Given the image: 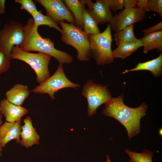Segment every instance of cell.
<instances>
[{"label":"cell","mask_w":162,"mask_h":162,"mask_svg":"<svg viewBox=\"0 0 162 162\" xmlns=\"http://www.w3.org/2000/svg\"><path fill=\"white\" fill-rule=\"evenodd\" d=\"M124 93L116 98H112L105 104L103 113L106 116L113 118L126 128L128 139L130 140L140 131V121L146 115L148 106L144 102L138 107L127 106L123 102Z\"/></svg>","instance_id":"6da1fadb"},{"label":"cell","mask_w":162,"mask_h":162,"mask_svg":"<svg viewBox=\"0 0 162 162\" xmlns=\"http://www.w3.org/2000/svg\"><path fill=\"white\" fill-rule=\"evenodd\" d=\"M24 40L20 46L27 51H37L45 53L56 59L59 64H69L74 61L69 54L56 49L54 43L49 38H43L39 34L38 28L35 27L33 19L30 18L23 26Z\"/></svg>","instance_id":"7a4b0ae2"},{"label":"cell","mask_w":162,"mask_h":162,"mask_svg":"<svg viewBox=\"0 0 162 162\" xmlns=\"http://www.w3.org/2000/svg\"><path fill=\"white\" fill-rule=\"evenodd\" d=\"M62 28L61 40L70 45L77 52V58L80 61L90 60L92 57L89 36L75 24L64 22H59Z\"/></svg>","instance_id":"3957f363"},{"label":"cell","mask_w":162,"mask_h":162,"mask_svg":"<svg viewBox=\"0 0 162 162\" xmlns=\"http://www.w3.org/2000/svg\"><path fill=\"white\" fill-rule=\"evenodd\" d=\"M11 58L22 61L29 65L37 75V81L40 84L50 77L48 66L52 57L38 52L33 53L23 50L20 46H15L10 54Z\"/></svg>","instance_id":"277c9868"},{"label":"cell","mask_w":162,"mask_h":162,"mask_svg":"<svg viewBox=\"0 0 162 162\" xmlns=\"http://www.w3.org/2000/svg\"><path fill=\"white\" fill-rule=\"evenodd\" d=\"M111 29L109 23L104 31L95 35H89L92 58L96 64L103 65L112 63L114 58L112 55Z\"/></svg>","instance_id":"5b68a950"},{"label":"cell","mask_w":162,"mask_h":162,"mask_svg":"<svg viewBox=\"0 0 162 162\" xmlns=\"http://www.w3.org/2000/svg\"><path fill=\"white\" fill-rule=\"evenodd\" d=\"M107 86L95 83L91 80L83 86L81 94L87 99L89 116L95 114L100 106L109 101L112 98Z\"/></svg>","instance_id":"8992f818"},{"label":"cell","mask_w":162,"mask_h":162,"mask_svg":"<svg viewBox=\"0 0 162 162\" xmlns=\"http://www.w3.org/2000/svg\"><path fill=\"white\" fill-rule=\"evenodd\" d=\"M80 85L70 81L66 77L64 71L62 64H59L55 73L42 83L35 87L31 92L35 93L48 94L54 100L55 94L66 88L77 89Z\"/></svg>","instance_id":"52a82bcc"},{"label":"cell","mask_w":162,"mask_h":162,"mask_svg":"<svg viewBox=\"0 0 162 162\" xmlns=\"http://www.w3.org/2000/svg\"><path fill=\"white\" fill-rule=\"evenodd\" d=\"M24 38L23 26L21 22L11 20L3 25V28L0 30V46L9 60L11 59L10 54L13 48L20 46Z\"/></svg>","instance_id":"ba28073f"},{"label":"cell","mask_w":162,"mask_h":162,"mask_svg":"<svg viewBox=\"0 0 162 162\" xmlns=\"http://www.w3.org/2000/svg\"><path fill=\"white\" fill-rule=\"evenodd\" d=\"M45 8L46 15L50 16L58 24L60 22L67 20L75 24L74 18L70 11L62 0H34Z\"/></svg>","instance_id":"9c48e42d"},{"label":"cell","mask_w":162,"mask_h":162,"mask_svg":"<svg viewBox=\"0 0 162 162\" xmlns=\"http://www.w3.org/2000/svg\"><path fill=\"white\" fill-rule=\"evenodd\" d=\"M145 12L136 7L124 9L113 16L109 23L112 30L115 32L143 20L145 18Z\"/></svg>","instance_id":"30bf717a"},{"label":"cell","mask_w":162,"mask_h":162,"mask_svg":"<svg viewBox=\"0 0 162 162\" xmlns=\"http://www.w3.org/2000/svg\"><path fill=\"white\" fill-rule=\"evenodd\" d=\"M81 1L87 5L88 11L98 25L110 23L113 15L102 0H97L94 2L90 0Z\"/></svg>","instance_id":"8fae6325"},{"label":"cell","mask_w":162,"mask_h":162,"mask_svg":"<svg viewBox=\"0 0 162 162\" xmlns=\"http://www.w3.org/2000/svg\"><path fill=\"white\" fill-rule=\"evenodd\" d=\"M21 120L13 122H5L0 126V145L4 148L6 144L13 140L20 144L21 131Z\"/></svg>","instance_id":"7c38bea8"},{"label":"cell","mask_w":162,"mask_h":162,"mask_svg":"<svg viewBox=\"0 0 162 162\" xmlns=\"http://www.w3.org/2000/svg\"><path fill=\"white\" fill-rule=\"evenodd\" d=\"M28 112L26 108L13 104L5 98L0 102V113L4 115L7 122H13L21 120L22 117Z\"/></svg>","instance_id":"4fadbf2b"},{"label":"cell","mask_w":162,"mask_h":162,"mask_svg":"<svg viewBox=\"0 0 162 162\" xmlns=\"http://www.w3.org/2000/svg\"><path fill=\"white\" fill-rule=\"evenodd\" d=\"M24 124L21 126L20 133V144L27 148L35 144H39L40 136L32 124V119L29 116L23 120Z\"/></svg>","instance_id":"5bb4252c"},{"label":"cell","mask_w":162,"mask_h":162,"mask_svg":"<svg viewBox=\"0 0 162 162\" xmlns=\"http://www.w3.org/2000/svg\"><path fill=\"white\" fill-rule=\"evenodd\" d=\"M30 92L26 85L20 84H15L5 93L6 99L15 105L21 106L29 95Z\"/></svg>","instance_id":"9a60e30c"},{"label":"cell","mask_w":162,"mask_h":162,"mask_svg":"<svg viewBox=\"0 0 162 162\" xmlns=\"http://www.w3.org/2000/svg\"><path fill=\"white\" fill-rule=\"evenodd\" d=\"M141 70L149 71L155 77L160 76L162 73V53L156 58L144 62L139 63L134 68L130 70H126L122 74H124L130 71Z\"/></svg>","instance_id":"2e32d148"},{"label":"cell","mask_w":162,"mask_h":162,"mask_svg":"<svg viewBox=\"0 0 162 162\" xmlns=\"http://www.w3.org/2000/svg\"><path fill=\"white\" fill-rule=\"evenodd\" d=\"M143 46V42L141 39H138L133 42L120 44L112 51V56L114 58L124 59Z\"/></svg>","instance_id":"e0dca14e"},{"label":"cell","mask_w":162,"mask_h":162,"mask_svg":"<svg viewBox=\"0 0 162 162\" xmlns=\"http://www.w3.org/2000/svg\"><path fill=\"white\" fill-rule=\"evenodd\" d=\"M143 44V52L156 49L158 51H162V30L144 36L141 38Z\"/></svg>","instance_id":"ac0fdd59"},{"label":"cell","mask_w":162,"mask_h":162,"mask_svg":"<svg viewBox=\"0 0 162 162\" xmlns=\"http://www.w3.org/2000/svg\"><path fill=\"white\" fill-rule=\"evenodd\" d=\"M63 1L73 14L75 19L76 26L83 29L82 14L85 4L81 0H64Z\"/></svg>","instance_id":"d6986e66"},{"label":"cell","mask_w":162,"mask_h":162,"mask_svg":"<svg viewBox=\"0 0 162 162\" xmlns=\"http://www.w3.org/2000/svg\"><path fill=\"white\" fill-rule=\"evenodd\" d=\"M134 25H131L115 32L114 36L116 45L133 42L138 39L134 33Z\"/></svg>","instance_id":"ffe728a7"},{"label":"cell","mask_w":162,"mask_h":162,"mask_svg":"<svg viewBox=\"0 0 162 162\" xmlns=\"http://www.w3.org/2000/svg\"><path fill=\"white\" fill-rule=\"evenodd\" d=\"M83 31L87 35H95L100 33L98 25L88 10L84 8L82 14Z\"/></svg>","instance_id":"44dd1931"},{"label":"cell","mask_w":162,"mask_h":162,"mask_svg":"<svg viewBox=\"0 0 162 162\" xmlns=\"http://www.w3.org/2000/svg\"><path fill=\"white\" fill-rule=\"evenodd\" d=\"M31 15L34 21V26L38 28L39 26L46 25L50 28H53L62 33V29L49 16L43 14L40 11L38 10Z\"/></svg>","instance_id":"7402d4cb"},{"label":"cell","mask_w":162,"mask_h":162,"mask_svg":"<svg viewBox=\"0 0 162 162\" xmlns=\"http://www.w3.org/2000/svg\"><path fill=\"white\" fill-rule=\"evenodd\" d=\"M124 152L129 158V162H152L154 153L151 151L145 149L141 153H137L127 149Z\"/></svg>","instance_id":"603a6c76"},{"label":"cell","mask_w":162,"mask_h":162,"mask_svg":"<svg viewBox=\"0 0 162 162\" xmlns=\"http://www.w3.org/2000/svg\"><path fill=\"white\" fill-rule=\"evenodd\" d=\"M20 4V9L26 11L31 15L38 11L34 2L32 0H15Z\"/></svg>","instance_id":"cb8c5ba5"},{"label":"cell","mask_w":162,"mask_h":162,"mask_svg":"<svg viewBox=\"0 0 162 162\" xmlns=\"http://www.w3.org/2000/svg\"><path fill=\"white\" fill-rule=\"evenodd\" d=\"M10 61L6 56L3 49L0 46V75L9 69L10 67Z\"/></svg>","instance_id":"d4e9b609"},{"label":"cell","mask_w":162,"mask_h":162,"mask_svg":"<svg viewBox=\"0 0 162 162\" xmlns=\"http://www.w3.org/2000/svg\"><path fill=\"white\" fill-rule=\"evenodd\" d=\"M111 11L115 13L117 10L122 9L123 0H102Z\"/></svg>","instance_id":"484cf974"},{"label":"cell","mask_w":162,"mask_h":162,"mask_svg":"<svg viewBox=\"0 0 162 162\" xmlns=\"http://www.w3.org/2000/svg\"><path fill=\"white\" fill-rule=\"evenodd\" d=\"M148 5L149 11L157 13L162 18V0H148Z\"/></svg>","instance_id":"4316f807"},{"label":"cell","mask_w":162,"mask_h":162,"mask_svg":"<svg viewBox=\"0 0 162 162\" xmlns=\"http://www.w3.org/2000/svg\"><path fill=\"white\" fill-rule=\"evenodd\" d=\"M161 30H162V21L151 27L143 29L142 32L145 36Z\"/></svg>","instance_id":"83f0119b"},{"label":"cell","mask_w":162,"mask_h":162,"mask_svg":"<svg viewBox=\"0 0 162 162\" xmlns=\"http://www.w3.org/2000/svg\"><path fill=\"white\" fill-rule=\"evenodd\" d=\"M136 7L145 12L149 11L148 0H137Z\"/></svg>","instance_id":"f1b7e54d"},{"label":"cell","mask_w":162,"mask_h":162,"mask_svg":"<svg viewBox=\"0 0 162 162\" xmlns=\"http://www.w3.org/2000/svg\"><path fill=\"white\" fill-rule=\"evenodd\" d=\"M137 0H123L124 9H130L136 7Z\"/></svg>","instance_id":"f546056e"},{"label":"cell","mask_w":162,"mask_h":162,"mask_svg":"<svg viewBox=\"0 0 162 162\" xmlns=\"http://www.w3.org/2000/svg\"><path fill=\"white\" fill-rule=\"evenodd\" d=\"M6 2L5 0H0V15L3 14L5 13Z\"/></svg>","instance_id":"4dcf8cb0"},{"label":"cell","mask_w":162,"mask_h":162,"mask_svg":"<svg viewBox=\"0 0 162 162\" xmlns=\"http://www.w3.org/2000/svg\"><path fill=\"white\" fill-rule=\"evenodd\" d=\"M2 115L1 114H0V126H1L2 124L3 123V122L2 120ZM2 149L0 145V157L2 155Z\"/></svg>","instance_id":"1f68e13d"},{"label":"cell","mask_w":162,"mask_h":162,"mask_svg":"<svg viewBox=\"0 0 162 162\" xmlns=\"http://www.w3.org/2000/svg\"><path fill=\"white\" fill-rule=\"evenodd\" d=\"M106 162H111V160L110 159V156L108 155H106Z\"/></svg>","instance_id":"d6a6232c"},{"label":"cell","mask_w":162,"mask_h":162,"mask_svg":"<svg viewBox=\"0 0 162 162\" xmlns=\"http://www.w3.org/2000/svg\"><path fill=\"white\" fill-rule=\"evenodd\" d=\"M1 21H0V26L1 25Z\"/></svg>","instance_id":"836d02e7"}]
</instances>
